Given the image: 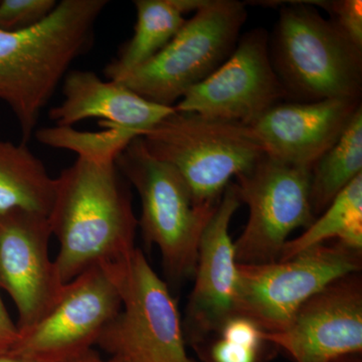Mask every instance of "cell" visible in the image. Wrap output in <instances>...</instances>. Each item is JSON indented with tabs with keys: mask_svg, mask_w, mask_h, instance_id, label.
Masks as SVG:
<instances>
[{
	"mask_svg": "<svg viewBox=\"0 0 362 362\" xmlns=\"http://www.w3.org/2000/svg\"><path fill=\"white\" fill-rule=\"evenodd\" d=\"M59 251L54 259L63 284L93 267L116 263L134 251L138 220L129 183L115 162L77 158L54 178L47 214Z\"/></svg>",
	"mask_w": 362,
	"mask_h": 362,
	"instance_id": "6da1fadb",
	"label": "cell"
},
{
	"mask_svg": "<svg viewBox=\"0 0 362 362\" xmlns=\"http://www.w3.org/2000/svg\"><path fill=\"white\" fill-rule=\"evenodd\" d=\"M109 1L62 0L44 20L25 30H0V101L28 143L40 112L74 62L89 51L95 25Z\"/></svg>",
	"mask_w": 362,
	"mask_h": 362,
	"instance_id": "7a4b0ae2",
	"label": "cell"
},
{
	"mask_svg": "<svg viewBox=\"0 0 362 362\" xmlns=\"http://www.w3.org/2000/svg\"><path fill=\"white\" fill-rule=\"evenodd\" d=\"M286 4L269 47L289 101L361 100L362 49L310 2Z\"/></svg>",
	"mask_w": 362,
	"mask_h": 362,
	"instance_id": "3957f363",
	"label": "cell"
},
{
	"mask_svg": "<svg viewBox=\"0 0 362 362\" xmlns=\"http://www.w3.org/2000/svg\"><path fill=\"white\" fill-rule=\"evenodd\" d=\"M115 163L139 194L138 226L146 244L158 247L169 280L180 283L194 277L202 233L218 206H197L180 173L152 156L141 136L119 154Z\"/></svg>",
	"mask_w": 362,
	"mask_h": 362,
	"instance_id": "277c9868",
	"label": "cell"
},
{
	"mask_svg": "<svg viewBox=\"0 0 362 362\" xmlns=\"http://www.w3.org/2000/svg\"><path fill=\"white\" fill-rule=\"evenodd\" d=\"M150 154L185 180L197 206H218L233 178L266 156L249 126L175 111L141 136Z\"/></svg>",
	"mask_w": 362,
	"mask_h": 362,
	"instance_id": "5b68a950",
	"label": "cell"
},
{
	"mask_svg": "<svg viewBox=\"0 0 362 362\" xmlns=\"http://www.w3.org/2000/svg\"><path fill=\"white\" fill-rule=\"evenodd\" d=\"M103 267L118 289L121 310L97 344L119 362H197L188 356L180 310L168 285L141 250Z\"/></svg>",
	"mask_w": 362,
	"mask_h": 362,
	"instance_id": "8992f818",
	"label": "cell"
},
{
	"mask_svg": "<svg viewBox=\"0 0 362 362\" xmlns=\"http://www.w3.org/2000/svg\"><path fill=\"white\" fill-rule=\"evenodd\" d=\"M246 6L206 0L156 56L119 83L147 101L175 107L230 58L247 21Z\"/></svg>",
	"mask_w": 362,
	"mask_h": 362,
	"instance_id": "52a82bcc",
	"label": "cell"
},
{
	"mask_svg": "<svg viewBox=\"0 0 362 362\" xmlns=\"http://www.w3.org/2000/svg\"><path fill=\"white\" fill-rule=\"evenodd\" d=\"M362 252L341 243L318 245L285 261L238 264L235 315L254 321L264 332L285 330L298 309L337 279L359 273Z\"/></svg>",
	"mask_w": 362,
	"mask_h": 362,
	"instance_id": "ba28073f",
	"label": "cell"
},
{
	"mask_svg": "<svg viewBox=\"0 0 362 362\" xmlns=\"http://www.w3.org/2000/svg\"><path fill=\"white\" fill-rule=\"evenodd\" d=\"M238 195L249 207V220L233 242L238 264L279 261L293 230L315 221L310 204L311 168L265 156L235 178Z\"/></svg>",
	"mask_w": 362,
	"mask_h": 362,
	"instance_id": "9c48e42d",
	"label": "cell"
},
{
	"mask_svg": "<svg viewBox=\"0 0 362 362\" xmlns=\"http://www.w3.org/2000/svg\"><path fill=\"white\" fill-rule=\"evenodd\" d=\"M118 289L103 267L66 283L51 311L21 331L9 354L32 362H69L89 352L121 310Z\"/></svg>",
	"mask_w": 362,
	"mask_h": 362,
	"instance_id": "30bf717a",
	"label": "cell"
},
{
	"mask_svg": "<svg viewBox=\"0 0 362 362\" xmlns=\"http://www.w3.org/2000/svg\"><path fill=\"white\" fill-rule=\"evenodd\" d=\"M269 45L270 37L264 28L243 35L230 58L188 90L175 110L250 126L272 107L289 101L272 64Z\"/></svg>",
	"mask_w": 362,
	"mask_h": 362,
	"instance_id": "8fae6325",
	"label": "cell"
},
{
	"mask_svg": "<svg viewBox=\"0 0 362 362\" xmlns=\"http://www.w3.org/2000/svg\"><path fill=\"white\" fill-rule=\"evenodd\" d=\"M52 235L44 214L21 209L0 213V289L18 309L20 332L44 318L65 288L49 259Z\"/></svg>",
	"mask_w": 362,
	"mask_h": 362,
	"instance_id": "7c38bea8",
	"label": "cell"
},
{
	"mask_svg": "<svg viewBox=\"0 0 362 362\" xmlns=\"http://www.w3.org/2000/svg\"><path fill=\"white\" fill-rule=\"evenodd\" d=\"M264 337L293 362H337L362 352V277L349 274L326 286L280 332Z\"/></svg>",
	"mask_w": 362,
	"mask_h": 362,
	"instance_id": "4fadbf2b",
	"label": "cell"
},
{
	"mask_svg": "<svg viewBox=\"0 0 362 362\" xmlns=\"http://www.w3.org/2000/svg\"><path fill=\"white\" fill-rule=\"evenodd\" d=\"M240 204L235 182L230 183L202 233L194 289L182 321L185 340L194 349L235 315L239 273L230 226Z\"/></svg>",
	"mask_w": 362,
	"mask_h": 362,
	"instance_id": "5bb4252c",
	"label": "cell"
},
{
	"mask_svg": "<svg viewBox=\"0 0 362 362\" xmlns=\"http://www.w3.org/2000/svg\"><path fill=\"white\" fill-rule=\"evenodd\" d=\"M361 106V100L282 102L249 127L266 156L312 168L341 137Z\"/></svg>",
	"mask_w": 362,
	"mask_h": 362,
	"instance_id": "9a60e30c",
	"label": "cell"
},
{
	"mask_svg": "<svg viewBox=\"0 0 362 362\" xmlns=\"http://www.w3.org/2000/svg\"><path fill=\"white\" fill-rule=\"evenodd\" d=\"M62 103L52 107L49 118L56 126L73 127L86 119H99L100 126L121 128L142 136L175 107L147 101L122 83L102 80L94 71H70L63 81Z\"/></svg>",
	"mask_w": 362,
	"mask_h": 362,
	"instance_id": "2e32d148",
	"label": "cell"
},
{
	"mask_svg": "<svg viewBox=\"0 0 362 362\" xmlns=\"http://www.w3.org/2000/svg\"><path fill=\"white\" fill-rule=\"evenodd\" d=\"M206 0H135L134 33L105 68L109 81L126 76L156 56L185 25V14L195 13Z\"/></svg>",
	"mask_w": 362,
	"mask_h": 362,
	"instance_id": "e0dca14e",
	"label": "cell"
},
{
	"mask_svg": "<svg viewBox=\"0 0 362 362\" xmlns=\"http://www.w3.org/2000/svg\"><path fill=\"white\" fill-rule=\"evenodd\" d=\"M54 195V178L25 143L0 140V213L21 209L47 216Z\"/></svg>",
	"mask_w": 362,
	"mask_h": 362,
	"instance_id": "ac0fdd59",
	"label": "cell"
},
{
	"mask_svg": "<svg viewBox=\"0 0 362 362\" xmlns=\"http://www.w3.org/2000/svg\"><path fill=\"white\" fill-rule=\"evenodd\" d=\"M362 175V106L328 151L311 168L310 204L315 218Z\"/></svg>",
	"mask_w": 362,
	"mask_h": 362,
	"instance_id": "d6986e66",
	"label": "cell"
},
{
	"mask_svg": "<svg viewBox=\"0 0 362 362\" xmlns=\"http://www.w3.org/2000/svg\"><path fill=\"white\" fill-rule=\"evenodd\" d=\"M331 240L362 252V175L342 190L302 235L286 243L279 261L291 259Z\"/></svg>",
	"mask_w": 362,
	"mask_h": 362,
	"instance_id": "ffe728a7",
	"label": "cell"
},
{
	"mask_svg": "<svg viewBox=\"0 0 362 362\" xmlns=\"http://www.w3.org/2000/svg\"><path fill=\"white\" fill-rule=\"evenodd\" d=\"M194 349L204 362H270L276 349L254 321L233 315Z\"/></svg>",
	"mask_w": 362,
	"mask_h": 362,
	"instance_id": "44dd1931",
	"label": "cell"
},
{
	"mask_svg": "<svg viewBox=\"0 0 362 362\" xmlns=\"http://www.w3.org/2000/svg\"><path fill=\"white\" fill-rule=\"evenodd\" d=\"M97 132L69 126H52L35 131L40 144L77 153L78 158L95 162H115L117 157L139 135L132 131L104 126Z\"/></svg>",
	"mask_w": 362,
	"mask_h": 362,
	"instance_id": "7402d4cb",
	"label": "cell"
},
{
	"mask_svg": "<svg viewBox=\"0 0 362 362\" xmlns=\"http://www.w3.org/2000/svg\"><path fill=\"white\" fill-rule=\"evenodd\" d=\"M57 0H0V30H25L54 11Z\"/></svg>",
	"mask_w": 362,
	"mask_h": 362,
	"instance_id": "603a6c76",
	"label": "cell"
},
{
	"mask_svg": "<svg viewBox=\"0 0 362 362\" xmlns=\"http://www.w3.org/2000/svg\"><path fill=\"white\" fill-rule=\"evenodd\" d=\"M329 14L333 25L345 39L362 49V1L361 0H332L309 1Z\"/></svg>",
	"mask_w": 362,
	"mask_h": 362,
	"instance_id": "cb8c5ba5",
	"label": "cell"
},
{
	"mask_svg": "<svg viewBox=\"0 0 362 362\" xmlns=\"http://www.w3.org/2000/svg\"><path fill=\"white\" fill-rule=\"evenodd\" d=\"M20 331L9 316L0 296V354H6L18 341Z\"/></svg>",
	"mask_w": 362,
	"mask_h": 362,
	"instance_id": "d4e9b609",
	"label": "cell"
},
{
	"mask_svg": "<svg viewBox=\"0 0 362 362\" xmlns=\"http://www.w3.org/2000/svg\"><path fill=\"white\" fill-rule=\"evenodd\" d=\"M69 362H119L115 361V359L111 358L109 361H106V359L101 358L98 354L93 352L92 350H90L89 352L84 354V356L78 357V358L73 359V361Z\"/></svg>",
	"mask_w": 362,
	"mask_h": 362,
	"instance_id": "484cf974",
	"label": "cell"
},
{
	"mask_svg": "<svg viewBox=\"0 0 362 362\" xmlns=\"http://www.w3.org/2000/svg\"><path fill=\"white\" fill-rule=\"evenodd\" d=\"M0 362H32L28 359L23 358L18 356H14L13 354H0Z\"/></svg>",
	"mask_w": 362,
	"mask_h": 362,
	"instance_id": "4316f807",
	"label": "cell"
},
{
	"mask_svg": "<svg viewBox=\"0 0 362 362\" xmlns=\"http://www.w3.org/2000/svg\"><path fill=\"white\" fill-rule=\"evenodd\" d=\"M337 362H362V361L361 354H356V356L343 357V358L339 359Z\"/></svg>",
	"mask_w": 362,
	"mask_h": 362,
	"instance_id": "83f0119b",
	"label": "cell"
}]
</instances>
